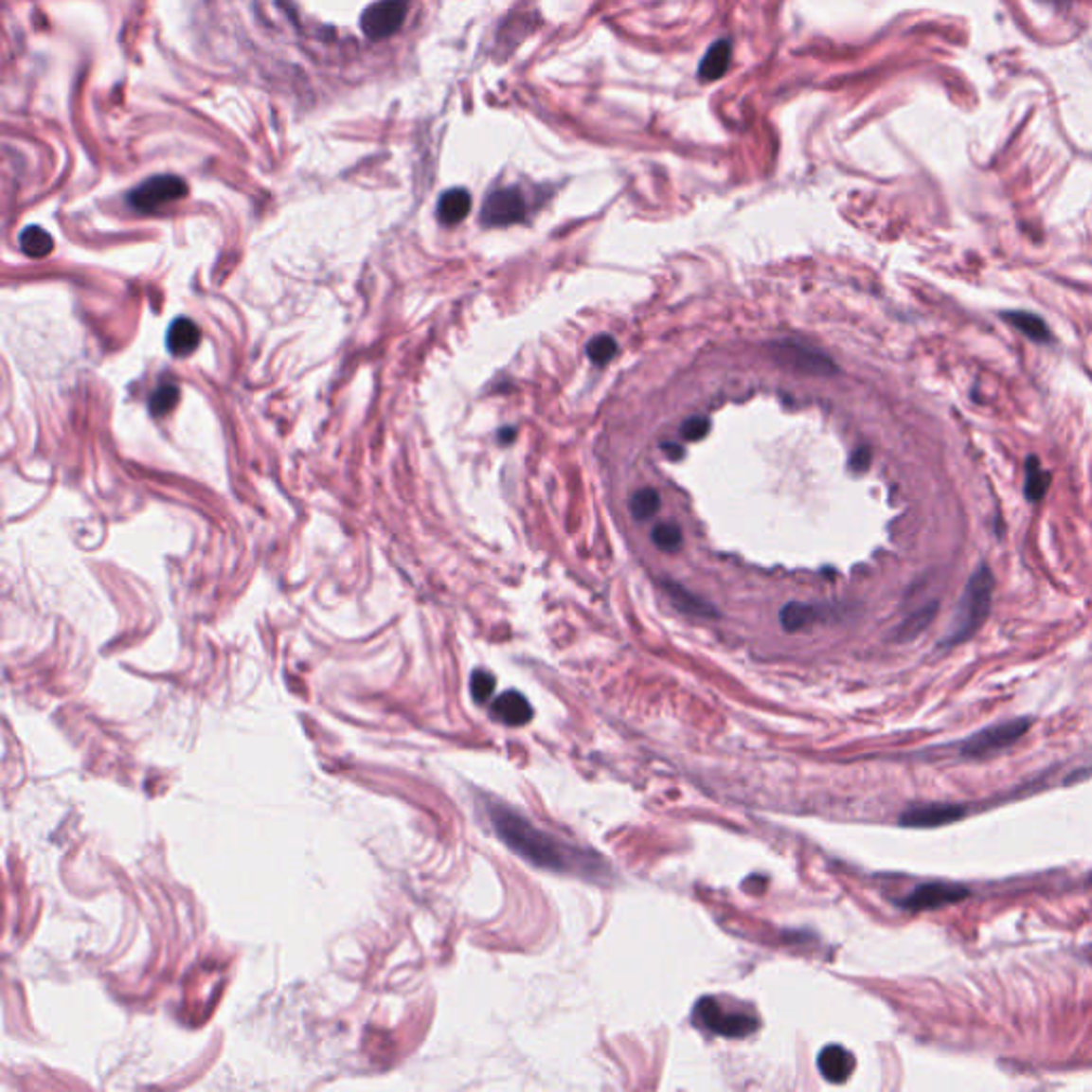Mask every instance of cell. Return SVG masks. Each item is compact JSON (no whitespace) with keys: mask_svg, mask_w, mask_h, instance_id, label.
I'll return each instance as SVG.
<instances>
[{"mask_svg":"<svg viewBox=\"0 0 1092 1092\" xmlns=\"http://www.w3.org/2000/svg\"><path fill=\"white\" fill-rule=\"evenodd\" d=\"M489 815L499 839L516 856L528 860L533 867L555 870V873L582 875H591L598 868H602V860L596 858L591 851L572 848V845L555 839V836L540 831V828L528 822V819L512 809L502 807V804H491Z\"/></svg>","mask_w":1092,"mask_h":1092,"instance_id":"obj_1","label":"cell"},{"mask_svg":"<svg viewBox=\"0 0 1092 1092\" xmlns=\"http://www.w3.org/2000/svg\"><path fill=\"white\" fill-rule=\"evenodd\" d=\"M993 594H994V577L988 565H979V568L971 574L964 587L958 608H956L954 619L950 630H947L941 645L954 647L960 642L969 640L976 634L990 615V606H993Z\"/></svg>","mask_w":1092,"mask_h":1092,"instance_id":"obj_2","label":"cell"},{"mask_svg":"<svg viewBox=\"0 0 1092 1092\" xmlns=\"http://www.w3.org/2000/svg\"><path fill=\"white\" fill-rule=\"evenodd\" d=\"M693 1022L713 1035L727 1039H743L758 1030V1020L749 1013L724 1010V1005L713 996L700 998L693 1007Z\"/></svg>","mask_w":1092,"mask_h":1092,"instance_id":"obj_3","label":"cell"},{"mask_svg":"<svg viewBox=\"0 0 1092 1092\" xmlns=\"http://www.w3.org/2000/svg\"><path fill=\"white\" fill-rule=\"evenodd\" d=\"M188 192V186L177 175H156L150 177L137 188H133L129 194L131 206L141 211V214H150L160 207L169 206V203L180 201Z\"/></svg>","mask_w":1092,"mask_h":1092,"instance_id":"obj_4","label":"cell"},{"mask_svg":"<svg viewBox=\"0 0 1092 1092\" xmlns=\"http://www.w3.org/2000/svg\"><path fill=\"white\" fill-rule=\"evenodd\" d=\"M1029 725L1030 724L1027 722V719H1013V722H1005V724H996L993 727H986V730L973 734L971 739L964 741L962 747H960V753L964 758L993 756V753H998L1007 747H1011L1015 741H1020L1024 732L1029 730Z\"/></svg>","mask_w":1092,"mask_h":1092,"instance_id":"obj_5","label":"cell"},{"mask_svg":"<svg viewBox=\"0 0 1092 1092\" xmlns=\"http://www.w3.org/2000/svg\"><path fill=\"white\" fill-rule=\"evenodd\" d=\"M528 214L525 197L519 188H499L485 199L480 223L485 226H510L521 223Z\"/></svg>","mask_w":1092,"mask_h":1092,"instance_id":"obj_6","label":"cell"},{"mask_svg":"<svg viewBox=\"0 0 1092 1092\" xmlns=\"http://www.w3.org/2000/svg\"><path fill=\"white\" fill-rule=\"evenodd\" d=\"M405 13H408V0H380L363 13L361 30L369 39H386L402 28Z\"/></svg>","mask_w":1092,"mask_h":1092,"instance_id":"obj_7","label":"cell"},{"mask_svg":"<svg viewBox=\"0 0 1092 1092\" xmlns=\"http://www.w3.org/2000/svg\"><path fill=\"white\" fill-rule=\"evenodd\" d=\"M969 896V890L956 884L945 882H930L922 884L916 890H911L901 901V907L909 911H930L939 907H947V904H956Z\"/></svg>","mask_w":1092,"mask_h":1092,"instance_id":"obj_8","label":"cell"},{"mask_svg":"<svg viewBox=\"0 0 1092 1092\" xmlns=\"http://www.w3.org/2000/svg\"><path fill=\"white\" fill-rule=\"evenodd\" d=\"M773 354H775V359L783 363V366L804 371V374L828 376V374H834L836 371L834 363L828 357H824L822 352L802 349V346L794 344V342L773 344Z\"/></svg>","mask_w":1092,"mask_h":1092,"instance_id":"obj_9","label":"cell"},{"mask_svg":"<svg viewBox=\"0 0 1092 1092\" xmlns=\"http://www.w3.org/2000/svg\"><path fill=\"white\" fill-rule=\"evenodd\" d=\"M964 807L947 802H930V804H916L909 807L901 815V826L904 828H937L947 826L952 822H958L964 815Z\"/></svg>","mask_w":1092,"mask_h":1092,"instance_id":"obj_10","label":"cell"},{"mask_svg":"<svg viewBox=\"0 0 1092 1092\" xmlns=\"http://www.w3.org/2000/svg\"><path fill=\"white\" fill-rule=\"evenodd\" d=\"M491 715H493V719L499 724L519 727L531 722L533 708L523 693L506 691L493 700V705H491Z\"/></svg>","mask_w":1092,"mask_h":1092,"instance_id":"obj_11","label":"cell"},{"mask_svg":"<svg viewBox=\"0 0 1092 1092\" xmlns=\"http://www.w3.org/2000/svg\"><path fill=\"white\" fill-rule=\"evenodd\" d=\"M817 1069L831 1083H843L856 1069V1058L843 1046H826L817 1056Z\"/></svg>","mask_w":1092,"mask_h":1092,"instance_id":"obj_12","label":"cell"},{"mask_svg":"<svg viewBox=\"0 0 1092 1092\" xmlns=\"http://www.w3.org/2000/svg\"><path fill=\"white\" fill-rule=\"evenodd\" d=\"M201 344V329L190 318H177L167 331V349L173 357H186Z\"/></svg>","mask_w":1092,"mask_h":1092,"instance_id":"obj_13","label":"cell"},{"mask_svg":"<svg viewBox=\"0 0 1092 1092\" xmlns=\"http://www.w3.org/2000/svg\"><path fill=\"white\" fill-rule=\"evenodd\" d=\"M730 63H732V44L727 39L717 41V44L708 47L705 58H702L698 78L702 81H717L719 78H724L727 69H730Z\"/></svg>","mask_w":1092,"mask_h":1092,"instance_id":"obj_14","label":"cell"},{"mask_svg":"<svg viewBox=\"0 0 1092 1092\" xmlns=\"http://www.w3.org/2000/svg\"><path fill=\"white\" fill-rule=\"evenodd\" d=\"M470 209H472V197L465 188L446 190L438 201V218L439 223L446 226L459 224L461 220L468 218Z\"/></svg>","mask_w":1092,"mask_h":1092,"instance_id":"obj_15","label":"cell"},{"mask_svg":"<svg viewBox=\"0 0 1092 1092\" xmlns=\"http://www.w3.org/2000/svg\"><path fill=\"white\" fill-rule=\"evenodd\" d=\"M664 591L668 594V598L672 600V604L679 608L681 613L685 615H691V617H717V611L705 600L698 598L696 594H691V591L685 589L683 585L674 581H664Z\"/></svg>","mask_w":1092,"mask_h":1092,"instance_id":"obj_16","label":"cell"},{"mask_svg":"<svg viewBox=\"0 0 1092 1092\" xmlns=\"http://www.w3.org/2000/svg\"><path fill=\"white\" fill-rule=\"evenodd\" d=\"M1003 318L1018 329L1022 335H1027L1035 342H1047L1049 337H1052L1049 335L1046 320L1035 314H1029V312H1007V314H1003Z\"/></svg>","mask_w":1092,"mask_h":1092,"instance_id":"obj_17","label":"cell"},{"mask_svg":"<svg viewBox=\"0 0 1092 1092\" xmlns=\"http://www.w3.org/2000/svg\"><path fill=\"white\" fill-rule=\"evenodd\" d=\"M20 245H22V252L28 254V257L44 259L54 250V240H52V235L44 231L41 226H28V228H24L22 235H20Z\"/></svg>","mask_w":1092,"mask_h":1092,"instance_id":"obj_18","label":"cell"},{"mask_svg":"<svg viewBox=\"0 0 1092 1092\" xmlns=\"http://www.w3.org/2000/svg\"><path fill=\"white\" fill-rule=\"evenodd\" d=\"M1049 472L1041 468V463L1035 459V456H1029L1027 461V480H1024V493L1030 499V502H1039V499H1044V495L1047 493V487H1049Z\"/></svg>","mask_w":1092,"mask_h":1092,"instance_id":"obj_19","label":"cell"},{"mask_svg":"<svg viewBox=\"0 0 1092 1092\" xmlns=\"http://www.w3.org/2000/svg\"><path fill=\"white\" fill-rule=\"evenodd\" d=\"M815 606H809V604H800V602H790L781 608V613H779V619H781V625L785 632H798L802 628H807L809 623L815 621Z\"/></svg>","mask_w":1092,"mask_h":1092,"instance_id":"obj_20","label":"cell"},{"mask_svg":"<svg viewBox=\"0 0 1092 1092\" xmlns=\"http://www.w3.org/2000/svg\"><path fill=\"white\" fill-rule=\"evenodd\" d=\"M651 540L664 553H676L683 545V531L672 521H662L651 529Z\"/></svg>","mask_w":1092,"mask_h":1092,"instance_id":"obj_21","label":"cell"},{"mask_svg":"<svg viewBox=\"0 0 1092 1092\" xmlns=\"http://www.w3.org/2000/svg\"><path fill=\"white\" fill-rule=\"evenodd\" d=\"M630 510L636 521H649L653 519L659 510V493L655 489H640L630 499Z\"/></svg>","mask_w":1092,"mask_h":1092,"instance_id":"obj_22","label":"cell"},{"mask_svg":"<svg viewBox=\"0 0 1092 1092\" xmlns=\"http://www.w3.org/2000/svg\"><path fill=\"white\" fill-rule=\"evenodd\" d=\"M617 352H619V344L613 335H596L594 340L587 344V357L596 363V366H606V363H611Z\"/></svg>","mask_w":1092,"mask_h":1092,"instance_id":"obj_23","label":"cell"},{"mask_svg":"<svg viewBox=\"0 0 1092 1092\" xmlns=\"http://www.w3.org/2000/svg\"><path fill=\"white\" fill-rule=\"evenodd\" d=\"M177 402H180V388L175 385H163L150 397V412L154 417H165L175 408Z\"/></svg>","mask_w":1092,"mask_h":1092,"instance_id":"obj_24","label":"cell"},{"mask_svg":"<svg viewBox=\"0 0 1092 1092\" xmlns=\"http://www.w3.org/2000/svg\"><path fill=\"white\" fill-rule=\"evenodd\" d=\"M470 691H472V698L478 702V705H485L487 700H491L495 691V676L491 674L489 671H474L472 672V679H470Z\"/></svg>","mask_w":1092,"mask_h":1092,"instance_id":"obj_25","label":"cell"},{"mask_svg":"<svg viewBox=\"0 0 1092 1092\" xmlns=\"http://www.w3.org/2000/svg\"><path fill=\"white\" fill-rule=\"evenodd\" d=\"M933 615H935V604L928 606V608H922V611H918L916 615L909 617V619L904 621V623L901 625V628H899V638H901V640H907V638L916 636V634H920L922 630L926 628V625H928L930 621H933Z\"/></svg>","mask_w":1092,"mask_h":1092,"instance_id":"obj_26","label":"cell"},{"mask_svg":"<svg viewBox=\"0 0 1092 1092\" xmlns=\"http://www.w3.org/2000/svg\"><path fill=\"white\" fill-rule=\"evenodd\" d=\"M710 429V422L707 417H691L681 425V438L689 439V442H698L705 438Z\"/></svg>","mask_w":1092,"mask_h":1092,"instance_id":"obj_27","label":"cell"},{"mask_svg":"<svg viewBox=\"0 0 1092 1092\" xmlns=\"http://www.w3.org/2000/svg\"><path fill=\"white\" fill-rule=\"evenodd\" d=\"M868 465H870V448H868V446H862V448H858L856 453L851 455L850 468H851L853 472H865V470L868 468Z\"/></svg>","mask_w":1092,"mask_h":1092,"instance_id":"obj_28","label":"cell"},{"mask_svg":"<svg viewBox=\"0 0 1092 1092\" xmlns=\"http://www.w3.org/2000/svg\"><path fill=\"white\" fill-rule=\"evenodd\" d=\"M662 451H666V455L671 456V459H681V456H683V448H681L679 444H668V442H664V444H662Z\"/></svg>","mask_w":1092,"mask_h":1092,"instance_id":"obj_29","label":"cell"}]
</instances>
